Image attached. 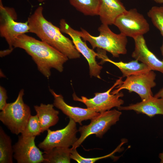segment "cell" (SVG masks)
<instances>
[{
	"label": "cell",
	"mask_w": 163,
	"mask_h": 163,
	"mask_svg": "<svg viewBox=\"0 0 163 163\" xmlns=\"http://www.w3.org/2000/svg\"><path fill=\"white\" fill-rule=\"evenodd\" d=\"M13 47L24 50L31 56L39 71L48 78L51 75L52 68L62 72L63 65L69 59L47 43L25 34L20 35L16 39Z\"/></svg>",
	"instance_id": "1"
},
{
	"label": "cell",
	"mask_w": 163,
	"mask_h": 163,
	"mask_svg": "<svg viewBox=\"0 0 163 163\" xmlns=\"http://www.w3.org/2000/svg\"><path fill=\"white\" fill-rule=\"evenodd\" d=\"M43 8L38 6L27 20L30 32L35 34L41 40L52 46L69 59L79 58L80 54L72 41L63 35L59 28L44 17Z\"/></svg>",
	"instance_id": "2"
},
{
	"label": "cell",
	"mask_w": 163,
	"mask_h": 163,
	"mask_svg": "<svg viewBox=\"0 0 163 163\" xmlns=\"http://www.w3.org/2000/svg\"><path fill=\"white\" fill-rule=\"evenodd\" d=\"M79 32L85 41H88L93 49H102L110 53L114 57H119L120 55L127 53V37L120 33L117 34L113 32L108 25L102 24L98 27L99 35L94 36L84 29L81 28Z\"/></svg>",
	"instance_id": "3"
},
{
	"label": "cell",
	"mask_w": 163,
	"mask_h": 163,
	"mask_svg": "<svg viewBox=\"0 0 163 163\" xmlns=\"http://www.w3.org/2000/svg\"><path fill=\"white\" fill-rule=\"evenodd\" d=\"M23 89L21 90L15 101L7 103L0 112V120L13 134L18 135L24 130L31 116L30 107L23 101Z\"/></svg>",
	"instance_id": "4"
},
{
	"label": "cell",
	"mask_w": 163,
	"mask_h": 163,
	"mask_svg": "<svg viewBox=\"0 0 163 163\" xmlns=\"http://www.w3.org/2000/svg\"><path fill=\"white\" fill-rule=\"evenodd\" d=\"M121 114V112L115 109L100 113L91 120L88 125L79 127L78 131L80 136L71 148L76 149L91 135L94 134L97 137L102 138L111 126L119 120Z\"/></svg>",
	"instance_id": "5"
},
{
	"label": "cell",
	"mask_w": 163,
	"mask_h": 163,
	"mask_svg": "<svg viewBox=\"0 0 163 163\" xmlns=\"http://www.w3.org/2000/svg\"><path fill=\"white\" fill-rule=\"evenodd\" d=\"M0 35L4 38L9 46V49L13 50V44L19 36L29 32L27 21L17 22V15L13 8L4 6L0 0Z\"/></svg>",
	"instance_id": "6"
},
{
	"label": "cell",
	"mask_w": 163,
	"mask_h": 163,
	"mask_svg": "<svg viewBox=\"0 0 163 163\" xmlns=\"http://www.w3.org/2000/svg\"><path fill=\"white\" fill-rule=\"evenodd\" d=\"M117 79L113 85L107 91L102 93H96L94 96L90 98L82 96L78 97L75 93L72 94L73 100L84 104L87 108L97 113H102L110 110L112 108L120 107L124 103L123 100L120 99L123 96L122 92L115 94L110 93L111 90L122 82V78Z\"/></svg>",
	"instance_id": "7"
},
{
	"label": "cell",
	"mask_w": 163,
	"mask_h": 163,
	"mask_svg": "<svg viewBox=\"0 0 163 163\" xmlns=\"http://www.w3.org/2000/svg\"><path fill=\"white\" fill-rule=\"evenodd\" d=\"M114 25L120 33L133 39L148 32L150 26L143 15L135 8L127 10L115 20Z\"/></svg>",
	"instance_id": "8"
},
{
	"label": "cell",
	"mask_w": 163,
	"mask_h": 163,
	"mask_svg": "<svg viewBox=\"0 0 163 163\" xmlns=\"http://www.w3.org/2000/svg\"><path fill=\"white\" fill-rule=\"evenodd\" d=\"M156 76L153 71L150 70L127 77L111 93L115 94L125 89L137 94L142 101L146 99L153 96L151 89L156 85Z\"/></svg>",
	"instance_id": "9"
},
{
	"label": "cell",
	"mask_w": 163,
	"mask_h": 163,
	"mask_svg": "<svg viewBox=\"0 0 163 163\" xmlns=\"http://www.w3.org/2000/svg\"><path fill=\"white\" fill-rule=\"evenodd\" d=\"M59 25L61 32L67 34L71 37L76 48L87 61L90 76L101 79L100 74L103 67L96 61V57L98 56V53L88 47L86 42L82 40L79 31L72 28L64 19L60 20Z\"/></svg>",
	"instance_id": "10"
},
{
	"label": "cell",
	"mask_w": 163,
	"mask_h": 163,
	"mask_svg": "<svg viewBox=\"0 0 163 163\" xmlns=\"http://www.w3.org/2000/svg\"><path fill=\"white\" fill-rule=\"evenodd\" d=\"M69 118L68 124L63 128L55 131L49 129L47 135L44 140L40 143L38 147L44 151L55 147L69 148L77 141V129L76 123Z\"/></svg>",
	"instance_id": "11"
},
{
	"label": "cell",
	"mask_w": 163,
	"mask_h": 163,
	"mask_svg": "<svg viewBox=\"0 0 163 163\" xmlns=\"http://www.w3.org/2000/svg\"><path fill=\"white\" fill-rule=\"evenodd\" d=\"M35 136H19L18 141L13 146V157L18 163L43 162V152L37 147Z\"/></svg>",
	"instance_id": "12"
},
{
	"label": "cell",
	"mask_w": 163,
	"mask_h": 163,
	"mask_svg": "<svg viewBox=\"0 0 163 163\" xmlns=\"http://www.w3.org/2000/svg\"><path fill=\"white\" fill-rule=\"evenodd\" d=\"M49 91L54 97V106L81 126L82 125V122L83 121L91 120L100 113L87 108H83L69 105L65 102L62 95L56 94L50 88Z\"/></svg>",
	"instance_id": "13"
},
{
	"label": "cell",
	"mask_w": 163,
	"mask_h": 163,
	"mask_svg": "<svg viewBox=\"0 0 163 163\" xmlns=\"http://www.w3.org/2000/svg\"><path fill=\"white\" fill-rule=\"evenodd\" d=\"M133 39L135 48L132 57L146 65L151 70L158 71L163 74V60L159 59L148 49L143 35Z\"/></svg>",
	"instance_id": "14"
},
{
	"label": "cell",
	"mask_w": 163,
	"mask_h": 163,
	"mask_svg": "<svg viewBox=\"0 0 163 163\" xmlns=\"http://www.w3.org/2000/svg\"><path fill=\"white\" fill-rule=\"evenodd\" d=\"M117 108L120 110H133L150 117L158 114L163 115V97L158 98L153 96L140 102Z\"/></svg>",
	"instance_id": "15"
},
{
	"label": "cell",
	"mask_w": 163,
	"mask_h": 163,
	"mask_svg": "<svg viewBox=\"0 0 163 163\" xmlns=\"http://www.w3.org/2000/svg\"><path fill=\"white\" fill-rule=\"evenodd\" d=\"M126 11L121 0H101L98 15L102 24L111 25Z\"/></svg>",
	"instance_id": "16"
},
{
	"label": "cell",
	"mask_w": 163,
	"mask_h": 163,
	"mask_svg": "<svg viewBox=\"0 0 163 163\" xmlns=\"http://www.w3.org/2000/svg\"><path fill=\"white\" fill-rule=\"evenodd\" d=\"M53 104L41 103L34 106L40 124L42 133L55 125L59 120V111L55 110Z\"/></svg>",
	"instance_id": "17"
},
{
	"label": "cell",
	"mask_w": 163,
	"mask_h": 163,
	"mask_svg": "<svg viewBox=\"0 0 163 163\" xmlns=\"http://www.w3.org/2000/svg\"><path fill=\"white\" fill-rule=\"evenodd\" d=\"M100 58L104 62H109L117 67L121 72L123 77L151 70L146 65L142 62L139 63L136 59L128 62L122 61L115 62L109 59L106 55V53L101 54Z\"/></svg>",
	"instance_id": "18"
},
{
	"label": "cell",
	"mask_w": 163,
	"mask_h": 163,
	"mask_svg": "<svg viewBox=\"0 0 163 163\" xmlns=\"http://www.w3.org/2000/svg\"><path fill=\"white\" fill-rule=\"evenodd\" d=\"M43 157L45 163L70 162L71 148L66 147H55L44 151Z\"/></svg>",
	"instance_id": "19"
},
{
	"label": "cell",
	"mask_w": 163,
	"mask_h": 163,
	"mask_svg": "<svg viewBox=\"0 0 163 163\" xmlns=\"http://www.w3.org/2000/svg\"><path fill=\"white\" fill-rule=\"evenodd\" d=\"M13 150L11 137L0 126V163H12Z\"/></svg>",
	"instance_id": "20"
},
{
	"label": "cell",
	"mask_w": 163,
	"mask_h": 163,
	"mask_svg": "<svg viewBox=\"0 0 163 163\" xmlns=\"http://www.w3.org/2000/svg\"><path fill=\"white\" fill-rule=\"evenodd\" d=\"M70 4L86 15H98L101 0H69Z\"/></svg>",
	"instance_id": "21"
},
{
	"label": "cell",
	"mask_w": 163,
	"mask_h": 163,
	"mask_svg": "<svg viewBox=\"0 0 163 163\" xmlns=\"http://www.w3.org/2000/svg\"><path fill=\"white\" fill-rule=\"evenodd\" d=\"M42 133L39 120L37 115H31L27 125L21 133V136L24 137H36Z\"/></svg>",
	"instance_id": "22"
},
{
	"label": "cell",
	"mask_w": 163,
	"mask_h": 163,
	"mask_svg": "<svg viewBox=\"0 0 163 163\" xmlns=\"http://www.w3.org/2000/svg\"><path fill=\"white\" fill-rule=\"evenodd\" d=\"M148 16L151 19L154 25L163 35V6H154L147 12Z\"/></svg>",
	"instance_id": "23"
},
{
	"label": "cell",
	"mask_w": 163,
	"mask_h": 163,
	"mask_svg": "<svg viewBox=\"0 0 163 163\" xmlns=\"http://www.w3.org/2000/svg\"><path fill=\"white\" fill-rule=\"evenodd\" d=\"M121 145V144L113 151L109 154L100 157L94 158L83 157L78 154L76 150V149H72L71 148L70 157L71 159L78 163H94L98 160L112 156L114 153L118 150L119 147Z\"/></svg>",
	"instance_id": "24"
},
{
	"label": "cell",
	"mask_w": 163,
	"mask_h": 163,
	"mask_svg": "<svg viewBox=\"0 0 163 163\" xmlns=\"http://www.w3.org/2000/svg\"><path fill=\"white\" fill-rule=\"evenodd\" d=\"M8 97L6 91L2 86H0V110H2L5 107L7 103Z\"/></svg>",
	"instance_id": "25"
},
{
	"label": "cell",
	"mask_w": 163,
	"mask_h": 163,
	"mask_svg": "<svg viewBox=\"0 0 163 163\" xmlns=\"http://www.w3.org/2000/svg\"><path fill=\"white\" fill-rule=\"evenodd\" d=\"M12 51V50L9 48L6 50L1 51L0 53V57H2L9 54Z\"/></svg>",
	"instance_id": "26"
},
{
	"label": "cell",
	"mask_w": 163,
	"mask_h": 163,
	"mask_svg": "<svg viewBox=\"0 0 163 163\" xmlns=\"http://www.w3.org/2000/svg\"><path fill=\"white\" fill-rule=\"evenodd\" d=\"M156 98L163 97V88L161 89L158 93L154 96Z\"/></svg>",
	"instance_id": "27"
},
{
	"label": "cell",
	"mask_w": 163,
	"mask_h": 163,
	"mask_svg": "<svg viewBox=\"0 0 163 163\" xmlns=\"http://www.w3.org/2000/svg\"><path fill=\"white\" fill-rule=\"evenodd\" d=\"M159 158L161 160L160 163H163V151L162 152L159 153Z\"/></svg>",
	"instance_id": "28"
},
{
	"label": "cell",
	"mask_w": 163,
	"mask_h": 163,
	"mask_svg": "<svg viewBox=\"0 0 163 163\" xmlns=\"http://www.w3.org/2000/svg\"><path fill=\"white\" fill-rule=\"evenodd\" d=\"M156 3L159 4H163V0H152Z\"/></svg>",
	"instance_id": "29"
},
{
	"label": "cell",
	"mask_w": 163,
	"mask_h": 163,
	"mask_svg": "<svg viewBox=\"0 0 163 163\" xmlns=\"http://www.w3.org/2000/svg\"><path fill=\"white\" fill-rule=\"evenodd\" d=\"M161 35L163 37V35ZM160 49H161V50L162 55L163 56V39L162 44L161 46V47Z\"/></svg>",
	"instance_id": "30"
},
{
	"label": "cell",
	"mask_w": 163,
	"mask_h": 163,
	"mask_svg": "<svg viewBox=\"0 0 163 163\" xmlns=\"http://www.w3.org/2000/svg\"><path fill=\"white\" fill-rule=\"evenodd\" d=\"M46 0H38V1L40 2H42L44 1H45Z\"/></svg>",
	"instance_id": "31"
}]
</instances>
